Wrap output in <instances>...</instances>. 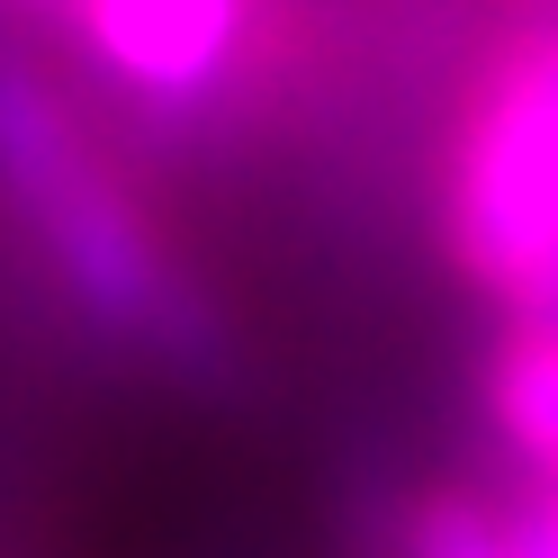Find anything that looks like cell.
Instances as JSON below:
<instances>
[{
	"label": "cell",
	"mask_w": 558,
	"mask_h": 558,
	"mask_svg": "<svg viewBox=\"0 0 558 558\" xmlns=\"http://www.w3.org/2000/svg\"><path fill=\"white\" fill-rule=\"evenodd\" d=\"M0 217L27 234V253L54 270V298L90 333L198 388L234 369L226 306L190 279L135 181L99 154L90 118L54 90V73L27 46H0Z\"/></svg>",
	"instance_id": "1"
},
{
	"label": "cell",
	"mask_w": 558,
	"mask_h": 558,
	"mask_svg": "<svg viewBox=\"0 0 558 558\" xmlns=\"http://www.w3.org/2000/svg\"><path fill=\"white\" fill-rule=\"evenodd\" d=\"M450 270L505 325H541L558 298V0L513 19L460 82L441 154Z\"/></svg>",
	"instance_id": "2"
},
{
	"label": "cell",
	"mask_w": 558,
	"mask_h": 558,
	"mask_svg": "<svg viewBox=\"0 0 558 558\" xmlns=\"http://www.w3.org/2000/svg\"><path fill=\"white\" fill-rule=\"evenodd\" d=\"M54 27L118 99L162 126L226 109L270 73V0H54Z\"/></svg>",
	"instance_id": "3"
},
{
	"label": "cell",
	"mask_w": 558,
	"mask_h": 558,
	"mask_svg": "<svg viewBox=\"0 0 558 558\" xmlns=\"http://www.w3.org/2000/svg\"><path fill=\"white\" fill-rule=\"evenodd\" d=\"M405 558H558V513L541 496L522 513H486L469 486H433L405 513Z\"/></svg>",
	"instance_id": "4"
},
{
	"label": "cell",
	"mask_w": 558,
	"mask_h": 558,
	"mask_svg": "<svg viewBox=\"0 0 558 558\" xmlns=\"http://www.w3.org/2000/svg\"><path fill=\"white\" fill-rule=\"evenodd\" d=\"M10 10H27V19H54V0H10Z\"/></svg>",
	"instance_id": "5"
},
{
	"label": "cell",
	"mask_w": 558,
	"mask_h": 558,
	"mask_svg": "<svg viewBox=\"0 0 558 558\" xmlns=\"http://www.w3.org/2000/svg\"><path fill=\"white\" fill-rule=\"evenodd\" d=\"M541 325H558V298H549V316H541Z\"/></svg>",
	"instance_id": "6"
}]
</instances>
